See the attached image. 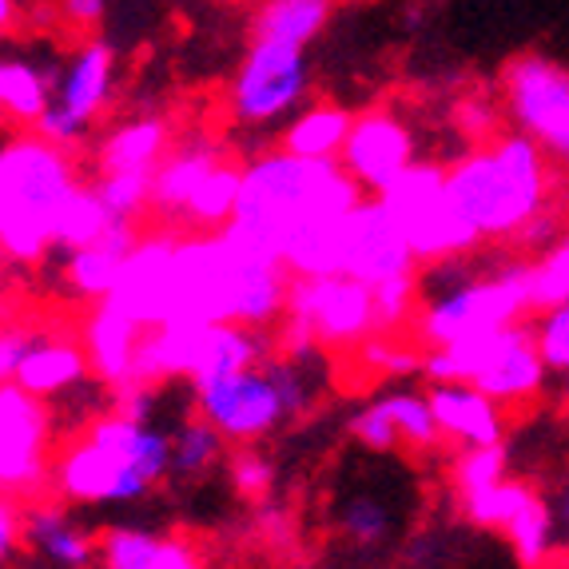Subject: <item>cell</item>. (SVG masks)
Returning a JSON list of instances; mask_svg holds the SVG:
<instances>
[{"label": "cell", "mask_w": 569, "mask_h": 569, "mask_svg": "<svg viewBox=\"0 0 569 569\" xmlns=\"http://www.w3.org/2000/svg\"><path fill=\"white\" fill-rule=\"evenodd\" d=\"M287 287L291 276L283 263L256 256L228 231L160 228L148 236L140 231L108 303L143 331L163 323H239L271 331L283 319Z\"/></svg>", "instance_id": "cell-1"}, {"label": "cell", "mask_w": 569, "mask_h": 569, "mask_svg": "<svg viewBox=\"0 0 569 569\" xmlns=\"http://www.w3.org/2000/svg\"><path fill=\"white\" fill-rule=\"evenodd\" d=\"M367 191L342 171L339 160H299L271 148L243 163L236 216L228 219L231 239L256 256L283 263L295 243L339 223Z\"/></svg>", "instance_id": "cell-2"}, {"label": "cell", "mask_w": 569, "mask_h": 569, "mask_svg": "<svg viewBox=\"0 0 569 569\" xmlns=\"http://www.w3.org/2000/svg\"><path fill=\"white\" fill-rule=\"evenodd\" d=\"M171 470V435L120 410L84 422L52 458L48 493L68 506H132L156 490Z\"/></svg>", "instance_id": "cell-3"}, {"label": "cell", "mask_w": 569, "mask_h": 569, "mask_svg": "<svg viewBox=\"0 0 569 569\" xmlns=\"http://www.w3.org/2000/svg\"><path fill=\"white\" fill-rule=\"evenodd\" d=\"M553 160L522 132L475 143L447 168V196L482 243H513L553 211Z\"/></svg>", "instance_id": "cell-4"}, {"label": "cell", "mask_w": 569, "mask_h": 569, "mask_svg": "<svg viewBox=\"0 0 569 569\" xmlns=\"http://www.w3.org/2000/svg\"><path fill=\"white\" fill-rule=\"evenodd\" d=\"M84 183L68 148L37 132L0 143V256L37 267L57 251L68 196Z\"/></svg>", "instance_id": "cell-5"}, {"label": "cell", "mask_w": 569, "mask_h": 569, "mask_svg": "<svg viewBox=\"0 0 569 569\" xmlns=\"http://www.w3.org/2000/svg\"><path fill=\"white\" fill-rule=\"evenodd\" d=\"M427 271L447 276V287L418 299L410 339L422 351H435V347H447V342L475 339V335H490L533 319L530 259L526 263L506 259V263L490 267V271H466V276H458V259L455 263L427 267Z\"/></svg>", "instance_id": "cell-6"}, {"label": "cell", "mask_w": 569, "mask_h": 569, "mask_svg": "<svg viewBox=\"0 0 569 569\" xmlns=\"http://www.w3.org/2000/svg\"><path fill=\"white\" fill-rule=\"evenodd\" d=\"M191 402L203 422L228 438V447H259L315 407V379L311 367L271 351L239 375L191 387Z\"/></svg>", "instance_id": "cell-7"}, {"label": "cell", "mask_w": 569, "mask_h": 569, "mask_svg": "<svg viewBox=\"0 0 569 569\" xmlns=\"http://www.w3.org/2000/svg\"><path fill=\"white\" fill-rule=\"evenodd\" d=\"M422 379L427 382H470L486 390L493 402L530 407L550 387V367L541 362L530 323H513L502 331L458 339L435 351H422Z\"/></svg>", "instance_id": "cell-8"}, {"label": "cell", "mask_w": 569, "mask_h": 569, "mask_svg": "<svg viewBox=\"0 0 569 569\" xmlns=\"http://www.w3.org/2000/svg\"><path fill=\"white\" fill-rule=\"evenodd\" d=\"M379 200L415 251L418 267L455 263V259L478 256L486 247L482 236L462 219V211L450 203L442 163H410Z\"/></svg>", "instance_id": "cell-9"}, {"label": "cell", "mask_w": 569, "mask_h": 569, "mask_svg": "<svg viewBox=\"0 0 569 569\" xmlns=\"http://www.w3.org/2000/svg\"><path fill=\"white\" fill-rule=\"evenodd\" d=\"M307 92H311L307 48L251 37L236 77H231L228 108L243 128H271V123L299 112Z\"/></svg>", "instance_id": "cell-10"}, {"label": "cell", "mask_w": 569, "mask_h": 569, "mask_svg": "<svg viewBox=\"0 0 569 569\" xmlns=\"http://www.w3.org/2000/svg\"><path fill=\"white\" fill-rule=\"evenodd\" d=\"M502 108L513 132L569 168V68L546 52H518L502 68Z\"/></svg>", "instance_id": "cell-11"}, {"label": "cell", "mask_w": 569, "mask_h": 569, "mask_svg": "<svg viewBox=\"0 0 569 569\" xmlns=\"http://www.w3.org/2000/svg\"><path fill=\"white\" fill-rule=\"evenodd\" d=\"M57 447L52 402L37 399L17 382L0 387V493L32 502L48 493Z\"/></svg>", "instance_id": "cell-12"}, {"label": "cell", "mask_w": 569, "mask_h": 569, "mask_svg": "<svg viewBox=\"0 0 569 569\" xmlns=\"http://www.w3.org/2000/svg\"><path fill=\"white\" fill-rule=\"evenodd\" d=\"M283 319L295 327H303L323 351L351 355L359 342H367L370 335H379L375 291L351 276L291 279Z\"/></svg>", "instance_id": "cell-13"}, {"label": "cell", "mask_w": 569, "mask_h": 569, "mask_svg": "<svg viewBox=\"0 0 569 569\" xmlns=\"http://www.w3.org/2000/svg\"><path fill=\"white\" fill-rule=\"evenodd\" d=\"M116 96V52L104 40L88 37L57 72L52 84V104L44 120L37 123V136L60 143V148H80L92 132V123L112 108Z\"/></svg>", "instance_id": "cell-14"}, {"label": "cell", "mask_w": 569, "mask_h": 569, "mask_svg": "<svg viewBox=\"0 0 569 569\" xmlns=\"http://www.w3.org/2000/svg\"><path fill=\"white\" fill-rule=\"evenodd\" d=\"M339 163L367 196H382L410 163H418V136L395 108H367L355 112Z\"/></svg>", "instance_id": "cell-15"}, {"label": "cell", "mask_w": 569, "mask_h": 569, "mask_svg": "<svg viewBox=\"0 0 569 569\" xmlns=\"http://www.w3.org/2000/svg\"><path fill=\"white\" fill-rule=\"evenodd\" d=\"M367 287H382L390 279L418 276L415 251L407 247L402 231L395 228L390 211L379 196H362L342 219V271Z\"/></svg>", "instance_id": "cell-16"}, {"label": "cell", "mask_w": 569, "mask_h": 569, "mask_svg": "<svg viewBox=\"0 0 569 569\" xmlns=\"http://www.w3.org/2000/svg\"><path fill=\"white\" fill-rule=\"evenodd\" d=\"M427 402L435 410L442 442H455L462 450L506 442V407L493 402L486 390L470 382H430Z\"/></svg>", "instance_id": "cell-17"}, {"label": "cell", "mask_w": 569, "mask_h": 569, "mask_svg": "<svg viewBox=\"0 0 569 569\" xmlns=\"http://www.w3.org/2000/svg\"><path fill=\"white\" fill-rule=\"evenodd\" d=\"M80 347L88 355L92 379H100L108 390L128 387L136 370V351H140L143 327L132 323L116 303H92L80 319Z\"/></svg>", "instance_id": "cell-18"}, {"label": "cell", "mask_w": 569, "mask_h": 569, "mask_svg": "<svg viewBox=\"0 0 569 569\" xmlns=\"http://www.w3.org/2000/svg\"><path fill=\"white\" fill-rule=\"evenodd\" d=\"M24 546L52 569H92L96 533L72 518V506L44 493L24 502Z\"/></svg>", "instance_id": "cell-19"}, {"label": "cell", "mask_w": 569, "mask_h": 569, "mask_svg": "<svg viewBox=\"0 0 569 569\" xmlns=\"http://www.w3.org/2000/svg\"><path fill=\"white\" fill-rule=\"evenodd\" d=\"M88 379H92V367H88L80 339H72V335H32L12 382L37 395V399L57 402L80 390Z\"/></svg>", "instance_id": "cell-20"}, {"label": "cell", "mask_w": 569, "mask_h": 569, "mask_svg": "<svg viewBox=\"0 0 569 569\" xmlns=\"http://www.w3.org/2000/svg\"><path fill=\"white\" fill-rule=\"evenodd\" d=\"M176 148V132L171 120L160 112H140L128 116L96 143L92 168L96 176H112V171H156L163 156Z\"/></svg>", "instance_id": "cell-21"}, {"label": "cell", "mask_w": 569, "mask_h": 569, "mask_svg": "<svg viewBox=\"0 0 569 569\" xmlns=\"http://www.w3.org/2000/svg\"><path fill=\"white\" fill-rule=\"evenodd\" d=\"M140 239V228L128 223V219H116L108 228L104 239H96L92 247H80V251H68L64 259V287L72 299L80 303H104L108 295L116 291L123 271V259Z\"/></svg>", "instance_id": "cell-22"}, {"label": "cell", "mask_w": 569, "mask_h": 569, "mask_svg": "<svg viewBox=\"0 0 569 569\" xmlns=\"http://www.w3.org/2000/svg\"><path fill=\"white\" fill-rule=\"evenodd\" d=\"M203 342H208V327L203 323H163L148 327L136 351L132 382H148V387H163V382H188L200 367Z\"/></svg>", "instance_id": "cell-23"}, {"label": "cell", "mask_w": 569, "mask_h": 569, "mask_svg": "<svg viewBox=\"0 0 569 569\" xmlns=\"http://www.w3.org/2000/svg\"><path fill=\"white\" fill-rule=\"evenodd\" d=\"M219 160H228L223 148L208 140H191V143H176L163 163L152 171V200H148V211L156 219H163L168 228L180 231V219H183V208H188L191 191L200 188V180L216 168Z\"/></svg>", "instance_id": "cell-24"}, {"label": "cell", "mask_w": 569, "mask_h": 569, "mask_svg": "<svg viewBox=\"0 0 569 569\" xmlns=\"http://www.w3.org/2000/svg\"><path fill=\"white\" fill-rule=\"evenodd\" d=\"M52 84L57 77L32 57H0V123L37 132L52 104Z\"/></svg>", "instance_id": "cell-25"}, {"label": "cell", "mask_w": 569, "mask_h": 569, "mask_svg": "<svg viewBox=\"0 0 569 569\" xmlns=\"http://www.w3.org/2000/svg\"><path fill=\"white\" fill-rule=\"evenodd\" d=\"M351 120L355 112H347L342 104L315 100V104H303L299 112L287 116L276 148L299 156V160H339L347 132H351Z\"/></svg>", "instance_id": "cell-26"}, {"label": "cell", "mask_w": 569, "mask_h": 569, "mask_svg": "<svg viewBox=\"0 0 569 569\" xmlns=\"http://www.w3.org/2000/svg\"><path fill=\"white\" fill-rule=\"evenodd\" d=\"M271 351H276L271 331L239 327V323H216V327H208V342H203L200 367H196V375L188 379V387H203V382L239 375V370L263 362Z\"/></svg>", "instance_id": "cell-27"}, {"label": "cell", "mask_w": 569, "mask_h": 569, "mask_svg": "<svg viewBox=\"0 0 569 569\" xmlns=\"http://www.w3.org/2000/svg\"><path fill=\"white\" fill-rule=\"evenodd\" d=\"M335 17V0H263L251 17V37L311 48Z\"/></svg>", "instance_id": "cell-28"}, {"label": "cell", "mask_w": 569, "mask_h": 569, "mask_svg": "<svg viewBox=\"0 0 569 569\" xmlns=\"http://www.w3.org/2000/svg\"><path fill=\"white\" fill-rule=\"evenodd\" d=\"M171 435V470L168 478L176 482H200L211 470L228 462V438L219 435L211 422H203L200 415H188Z\"/></svg>", "instance_id": "cell-29"}, {"label": "cell", "mask_w": 569, "mask_h": 569, "mask_svg": "<svg viewBox=\"0 0 569 569\" xmlns=\"http://www.w3.org/2000/svg\"><path fill=\"white\" fill-rule=\"evenodd\" d=\"M502 538L510 541L513 558L522 569H546L558 550V513L538 490L526 498V506L502 526Z\"/></svg>", "instance_id": "cell-30"}, {"label": "cell", "mask_w": 569, "mask_h": 569, "mask_svg": "<svg viewBox=\"0 0 569 569\" xmlns=\"http://www.w3.org/2000/svg\"><path fill=\"white\" fill-rule=\"evenodd\" d=\"M239 183H243V168L231 160H219L200 180V188L191 191V200L180 219V231L228 228V219L236 216V203H239Z\"/></svg>", "instance_id": "cell-31"}, {"label": "cell", "mask_w": 569, "mask_h": 569, "mask_svg": "<svg viewBox=\"0 0 569 569\" xmlns=\"http://www.w3.org/2000/svg\"><path fill=\"white\" fill-rule=\"evenodd\" d=\"M116 223V216L108 211V203L100 200L92 180L80 183L72 196H68L64 211H60L57 223V247L60 251H80V247H92L96 239H104L108 228Z\"/></svg>", "instance_id": "cell-32"}, {"label": "cell", "mask_w": 569, "mask_h": 569, "mask_svg": "<svg viewBox=\"0 0 569 569\" xmlns=\"http://www.w3.org/2000/svg\"><path fill=\"white\" fill-rule=\"evenodd\" d=\"M168 533L143 530V526H108L96 538V566L100 569H152Z\"/></svg>", "instance_id": "cell-33"}, {"label": "cell", "mask_w": 569, "mask_h": 569, "mask_svg": "<svg viewBox=\"0 0 569 569\" xmlns=\"http://www.w3.org/2000/svg\"><path fill=\"white\" fill-rule=\"evenodd\" d=\"M379 407L395 422L402 447L410 450L442 447V435H438L435 410H430L427 395H418V390H387V395H379Z\"/></svg>", "instance_id": "cell-34"}, {"label": "cell", "mask_w": 569, "mask_h": 569, "mask_svg": "<svg viewBox=\"0 0 569 569\" xmlns=\"http://www.w3.org/2000/svg\"><path fill=\"white\" fill-rule=\"evenodd\" d=\"M530 299H533V315L569 303V228H561L558 239H550L541 251H533Z\"/></svg>", "instance_id": "cell-35"}, {"label": "cell", "mask_w": 569, "mask_h": 569, "mask_svg": "<svg viewBox=\"0 0 569 569\" xmlns=\"http://www.w3.org/2000/svg\"><path fill=\"white\" fill-rule=\"evenodd\" d=\"M339 533L355 550H379L395 533V510L375 493H351L339 506Z\"/></svg>", "instance_id": "cell-36"}, {"label": "cell", "mask_w": 569, "mask_h": 569, "mask_svg": "<svg viewBox=\"0 0 569 569\" xmlns=\"http://www.w3.org/2000/svg\"><path fill=\"white\" fill-rule=\"evenodd\" d=\"M530 493H533L530 482H522V478L510 475L506 482L490 486V490L470 493V498H458V506H462V518L470 526H482V530H498V533H502V526L510 522L513 513L522 510Z\"/></svg>", "instance_id": "cell-37"}, {"label": "cell", "mask_w": 569, "mask_h": 569, "mask_svg": "<svg viewBox=\"0 0 569 569\" xmlns=\"http://www.w3.org/2000/svg\"><path fill=\"white\" fill-rule=\"evenodd\" d=\"M355 359L370 379H402V375H422V351L415 339L399 335H370L367 342L355 347Z\"/></svg>", "instance_id": "cell-38"}, {"label": "cell", "mask_w": 569, "mask_h": 569, "mask_svg": "<svg viewBox=\"0 0 569 569\" xmlns=\"http://www.w3.org/2000/svg\"><path fill=\"white\" fill-rule=\"evenodd\" d=\"M228 486L236 498H243L247 506H259L267 502L271 493H276V482H279V466L276 458L267 455L259 447H239V450H228Z\"/></svg>", "instance_id": "cell-39"}, {"label": "cell", "mask_w": 569, "mask_h": 569, "mask_svg": "<svg viewBox=\"0 0 569 569\" xmlns=\"http://www.w3.org/2000/svg\"><path fill=\"white\" fill-rule=\"evenodd\" d=\"M455 493L458 498H470V493H482L490 486L506 482L510 478V447L506 442H493V447H475V450H462L455 458Z\"/></svg>", "instance_id": "cell-40"}, {"label": "cell", "mask_w": 569, "mask_h": 569, "mask_svg": "<svg viewBox=\"0 0 569 569\" xmlns=\"http://www.w3.org/2000/svg\"><path fill=\"white\" fill-rule=\"evenodd\" d=\"M96 191L100 200L108 203L116 219H136L148 211V200H152V171H112V176H96Z\"/></svg>", "instance_id": "cell-41"}, {"label": "cell", "mask_w": 569, "mask_h": 569, "mask_svg": "<svg viewBox=\"0 0 569 569\" xmlns=\"http://www.w3.org/2000/svg\"><path fill=\"white\" fill-rule=\"evenodd\" d=\"M533 342H538L541 362L550 367V375H569V303L550 307V311L533 315Z\"/></svg>", "instance_id": "cell-42"}, {"label": "cell", "mask_w": 569, "mask_h": 569, "mask_svg": "<svg viewBox=\"0 0 569 569\" xmlns=\"http://www.w3.org/2000/svg\"><path fill=\"white\" fill-rule=\"evenodd\" d=\"M351 438L359 442L362 450H370V455H395V450L402 447L399 430H395V422L387 418V410L379 407V399L367 402L362 410H355Z\"/></svg>", "instance_id": "cell-43"}, {"label": "cell", "mask_w": 569, "mask_h": 569, "mask_svg": "<svg viewBox=\"0 0 569 569\" xmlns=\"http://www.w3.org/2000/svg\"><path fill=\"white\" fill-rule=\"evenodd\" d=\"M20 546H24V502L0 493V566H9Z\"/></svg>", "instance_id": "cell-44"}, {"label": "cell", "mask_w": 569, "mask_h": 569, "mask_svg": "<svg viewBox=\"0 0 569 569\" xmlns=\"http://www.w3.org/2000/svg\"><path fill=\"white\" fill-rule=\"evenodd\" d=\"M256 518H259V533H263L271 546H287L291 541V510L276 506L271 498L256 506Z\"/></svg>", "instance_id": "cell-45"}, {"label": "cell", "mask_w": 569, "mask_h": 569, "mask_svg": "<svg viewBox=\"0 0 569 569\" xmlns=\"http://www.w3.org/2000/svg\"><path fill=\"white\" fill-rule=\"evenodd\" d=\"M29 339H32V335H29V331H20V327H9V331H0V387L17 379L20 355H24Z\"/></svg>", "instance_id": "cell-46"}, {"label": "cell", "mask_w": 569, "mask_h": 569, "mask_svg": "<svg viewBox=\"0 0 569 569\" xmlns=\"http://www.w3.org/2000/svg\"><path fill=\"white\" fill-rule=\"evenodd\" d=\"M60 12H64V20L72 24V29L92 32L96 24L104 20L108 0H60Z\"/></svg>", "instance_id": "cell-47"}, {"label": "cell", "mask_w": 569, "mask_h": 569, "mask_svg": "<svg viewBox=\"0 0 569 569\" xmlns=\"http://www.w3.org/2000/svg\"><path fill=\"white\" fill-rule=\"evenodd\" d=\"M24 24V0H0V40H9Z\"/></svg>", "instance_id": "cell-48"}, {"label": "cell", "mask_w": 569, "mask_h": 569, "mask_svg": "<svg viewBox=\"0 0 569 569\" xmlns=\"http://www.w3.org/2000/svg\"><path fill=\"white\" fill-rule=\"evenodd\" d=\"M553 513H558V526H566V530H569V486L558 493V506H553Z\"/></svg>", "instance_id": "cell-49"}, {"label": "cell", "mask_w": 569, "mask_h": 569, "mask_svg": "<svg viewBox=\"0 0 569 569\" xmlns=\"http://www.w3.org/2000/svg\"><path fill=\"white\" fill-rule=\"evenodd\" d=\"M566 402H569V375H566Z\"/></svg>", "instance_id": "cell-50"}]
</instances>
